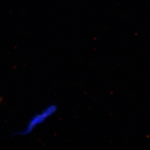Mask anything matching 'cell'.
Masks as SVG:
<instances>
[{
  "label": "cell",
  "instance_id": "obj_1",
  "mask_svg": "<svg viewBox=\"0 0 150 150\" xmlns=\"http://www.w3.org/2000/svg\"><path fill=\"white\" fill-rule=\"evenodd\" d=\"M1 98H0V102H1Z\"/></svg>",
  "mask_w": 150,
  "mask_h": 150
}]
</instances>
